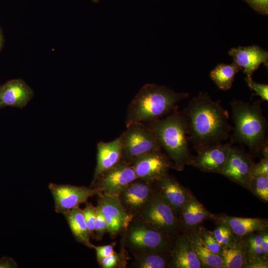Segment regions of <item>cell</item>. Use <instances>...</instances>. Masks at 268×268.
<instances>
[{
    "instance_id": "6da1fadb",
    "label": "cell",
    "mask_w": 268,
    "mask_h": 268,
    "mask_svg": "<svg viewBox=\"0 0 268 268\" xmlns=\"http://www.w3.org/2000/svg\"><path fill=\"white\" fill-rule=\"evenodd\" d=\"M183 116L187 134L198 152L228 137L230 131L228 112L206 94L193 98Z\"/></svg>"
},
{
    "instance_id": "7a4b0ae2",
    "label": "cell",
    "mask_w": 268,
    "mask_h": 268,
    "mask_svg": "<svg viewBox=\"0 0 268 268\" xmlns=\"http://www.w3.org/2000/svg\"><path fill=\"white\" fill-rule=\"evenodd\" d=\"M187 93H178L166 86L144 84L130 102L127 112L126 126L160 119L186 98Z\"/></svg>"
},
{
    "instance_id": "3957f363",
    "label": "cell",
    "mask_w": 268,
    "mask_h": 268,
    "mask_svg": "<svg viewBox=\"0 0 268 268\" xmlns=\"http://www.w3.org/2000/svg\"><path fill=\"white\" fill-rule=\"evenodd\" d=\"M147 125L166 152L173 168L180 171L186 165L192 164L194 157L189 151L186 123L183 114L174 109L166 118L149 122Z\"/></svg>"
},
{
    "instance_id": "277c9868",
    "label": "cell",
    "mask_w": 268,
    "mask_h": 268,
    "mask_svg": "<svg viewBox=\"0 0 268 268\" xmlns=\"http://www.w3.org/2000/svg\"><path fill=\"white\" fill-rule=\"evenodd\" d=\"M234 136L254 153L262 151L266 142L267 121L258 102L250 104L234 100L231 103Z\"/></svg>"
},
{
    "instance_id": "5b68a950",
    "label": "cell",
    "mask_w": 268,
    "mask_h": 268,
    "mask_svg": "<svg viewBox=\"0 0 268 268\" xmlns=\"http://www.w3.org/2000/svg\"><path fill=\"white\" fill-rule=\"evenodd\" d=\"M127 228L126 244L138 254L156 252L170 254L174 236L152 228L142 222L132 220Z\"/></svg>"
},
{
    "instance_id": "8992f818",
    "label": "cell",
    "mask_w": 268,
    "mask_h": 268,
    "mask_svg": "<svg viewBox=\"0 0 268 268\" xmlns=\"http://www.w3.org/2000/svg\"><path fill=\"white\" fill-rule=\"evenodd\" d=\"M120 136L122 149V160L130 164L138 157L161 150V146L154 132L143 123L126 126Z\"/></svg>"
},
{
    "instance_id": "52a82bcc",
    "label": "cell",
    "mask_w": 268,
    "mask_h": 268,
    "mask_svg": "<svg viewBox=\"0 0 268 268\" xmlns=\"http://www.w3.org/2000/svg\"><path fill=\"white\" fill-rule=\"evenodd\" d=\"M135 217L146 225L172 236L181 227L179 216L156 191L152 200Z\"/></svg>"
},
{
    "instance_id": "ba28073f",
    "label": "cell",
    "mask_w": 268,
    "mask_h": 268,
    "mask_svg": "<svg viewBox=\"0 0 268 268\" xmlns=\"http://www.w3.org/2000/svg\"><path fill=\"white\" fill-rule=\"evenodd\" d=\"M49 189L55 202V210L62 213L82 203H86L88 199L95 195L102 193L93 187L77 186L68 184L50 183Z\"/></svg>"
},
{
    "instance_id": "9c48e42d",
    "label": "cell",
    "mask_w": 268,
    "mask_h": 268,
    "mask_svg": "<svg viewBox=\"0 0 268 268\" xmlns=\"http://www.w3.org/2000/svg\"><path fill=\"white\" fill-rule=\"evenodd\" d=\"M136 179L132 165L121 160L102 173L91 183L90 187L97 188L103 194L118 197L129 184Z\"/></svg>"
},
{
    "instance_id": "30bf717a",
    "label": "cell",
    "mask_w": 268,
    "mask_h": 268,
    "mask_svg": "<svg viewBox=\"0 0 268 268\" xmlns=\"http://www.w3.org/2000/svg\"><path fill=\"white\" fill-rule=\"evenodd\" d=\"M132 165L137 179L153 184L166 176L170 168H173L170 160L161 150L138 157Z\"/></svg>"
},
{
    "instance_id": "8fae6325",
    "label": "cell",
    "mask_w": 268,
    "mask_h": 268,
    "mask_svg": "<svg viewBox=\"0 0 268 268\" xmlns=\"http://www.w3.org/2000/svg\"><path fill=\"white\" fill-rule=\"evenodd\" d=\"M155 193L153 183L136 179L129 184L118 197L127 213L134 218L150 202Z\"/></svg>"
},
{
    "instance_id": "7c38bea8",
    "label": "cell",
    "mask_w": 268,
    "mask_h": 268,
    "mask_svg": "<svg viewBox=\"0 0 268 268\" xmlns=\"http://www.w3.org/2000/svg\"><path fill=\"white\" fill-rule=\"evenodd\" d=\"M98 203L106 220L108 232L114 238L126 230L133 217L127 213L119 197L101 193Z\"/></svg>"
},
{
    "instance_id": "4fadbf2b",
    "label": "cell",
    "mask_w": 268,
    "mask_h": 268,
    "mask_svg": "<svg viewBox=\"0 0 268 268\" xmlns=\"http://www.w3.org/2000/svg\"><path fill=\"white\" fill-rule=\"evenodd\" d=\"M254 163L244 151L231 146L221 174L249 189Z\"/></svg>"
},
{
    "instance_id": "5bb4252c",
    "label": "cell",
    "mask_w": 268,
    "mask_h": 268,
    "mask_svg": "<svg viewBox=\"0 0 268 268\" xmlns=\"http://www.w3.org/2000/svg\"><path fill=\"white\" fill-rule=\"evenodd\" d=\"M231 145L221 142L208 146L198 152L191 165L205 172L221 174Z\"/></svg>"
},
{
    "instance_id": "9a60e30c",
    "label": "cell",
    "mask_w": 268,
    "mask_h": 268,
    "mask_svg": "<svg viewBox=\"0 0 268 268\" xmlns=\"http://www.w3.org/2000/svg\"><path fill=\"white\" fill-rule=\"evenodd\" d=\"M228 53L233 63L243 70L246 77H252L261 64L268 66V52L257 45L233 48Z\"/></svg>"
},
{
    "instance_id": "2e32d148",
    "label": "cell",
    "mask_w": 268,
    "mask_h": 268,
    "mask_svg": "<svg viewBox=\"0 0 268 268\" xmlns=\"http://www.w3.org/2000/svg\"><path fill=\"white\" fill-rule=\"evenodd\" d=\"M155 190L179 217L185 203L193 196L176 179L167 174L155 183Z\"/></svg>"
},
{
    "instance_id": "e0dca14e",
    "label": "cell",
    "mask_w": 268,
    "mask_h": 268,
    "mask_svg": "<svg viewBox=\"0 0 268 268\" xmlns=\"http://www.w3.org/2000/svg\"><path fill=\"white\" fill-rule=\"evenodd\" d=\"M33 95L32 88L23 79L9 80L0 86V108L7 106L22 108Z\"/></svg>"
},
{
    "instance_id": "ac0fdd59",
    "label": "cell",
    "mask_w": 268,
    "mask_h": 268,
    "mask_svg": "<svg viewBox=\"0 0 268 268\" xmlns=\"http://www.w3.org/2000/svg\"><path fill=\"white\" fill-rule=\"evenodd\" d=\"M217 223L228 227L233 235L239 238L257 232L266 231L268 220L261 218H247L219 215L214 217Z\"/></svg>"
},
{
    "instance_id": "d6986e66",
    "label": "cell",
    "mask_w": 268,
    "mask_h": 268,
    "mask_svg": "<svg viewBox=\"0 0 268 268\" xmlns=\"http://www.w3.org/2000/svg\"><path fill=\"white\" fill-rule=\"evenodd\" d=\"M96 165L91 183L103 172L122 160V149L120 136L109 141H100L97 145Z\"/></svg>"
},
{
    "instance_id": "ffe728a7",
    "label": "cell",
    "mask_w": 268,
    "mask_h": 268,
    "mask_svg": "<svg viewBox=\"0 0 268 268\" xmlns=\"http://www.w3.org/2000/svg\"><path fill=\"white\" fill-rule=\"evenodd\" d=\"M171 268H201L202 265L185 234L174 239L170 252Z\"/></svg>"
},
{
    "instance_id": "44dd1931",
    "label": "cell",
    "mask_w": 268,
    "mask_h": 268,
    "mask_svg": "<svg viewBox=\"0 0 268 268\" xmlns=\"http://www.w3.org/2000/svg\"><path fill=\"white\" fill-rule=\"evenodd\" d=\"M212 215L193 196L185 203L180 212L181 227L186 231L195 229Z\"/></svg>"
},
{
    "instance_id": "7402d4cb",
    "label": "cell",
    "mask_w": 268,
    "mask_h": 268,
    "mask_svg": "<svg viewBox=\"0 0 268 268\" xmlns=\"http://www.w3.org/2000/svg\"><path fill=\"white\" fill-rule=\"evenodd\" d=\"M223 260V268H241L247 262V250L243 238L235 237L229 243L221 246L219 254Z\"/></svg>"
},
{
    "instance_id": "603a6c76",
    "label": "cell",
    "mask_w": 268,
    "mask_h": 268,
    "mask_svg": "<svg viewBox=\"0 0 268 268\" xmlns=\"http://www.w3.org/2000/svg\"><path fill=\"white\" fill-rule=\"evenodd\" d=\"M203 268H223V260L219 255L212 252L203 242L197 227L185 234Z\"/></svg>"
},
{
    "instance_id": "cb8c5ba5",
    "label": "cell",
    "mask_w": 268,
    "mask_h": 268,
    "mask_svg": "<svg viewBox=\"0 0 268 268\" xmlns=\"http://www.w3.org/2000/svg\"><path fill=\"white\" fill-rule=\"evenodd\" d=\"M75 240L85 246L92 248L91 237L82 209L79 206L73 208L63 214Z\"/></svg>"
},
{
    "instance_id": "d4e9b609",
    "label": "cell",
    "mask_w": 268,
    "mask_h": 268,
    "mask_svg": "<svg viewBox=\"0 0 268 268\" xmlns=\"http://www.w3.org/2000/svg\"><path fill=\"white\" fill-rule=\"evenodd\" d=\"M241 70L234 63L230 65L220 64L210 72V76L217 86L227 90L232 86L236 74Z\"/></svg>"
},
{
    "instance_id": "484cf974",
    "label": "cell",
    "mask_w": 268,
    "mask_h": 268,
    "mask_svg": "<svg viewBox=\"0 0 268 268\" xmlns=\"http://www.w3.org/2000/svg\"><path fill=\"white\" fill-rule=\"evenodd\" d=\"M134 267L137 268L171 267L170 254L150 252L135 254Z\"/></svg>"
},
{
    "instance_id": "4316f807",
    "label": "cell",
    "mask_w": 268,
    "mask_h": 268,
    "mask_svg": "<svg viewBox=\"0 0 268 268\" xmlns=\"http://www.w3.org/2000/svg\"><path fill=\"white\" fill-rule=\"evenodd\" d=\"M249 190L259 199L268 201V176H258L252 178Z\"/></svg>"
},
{
    "instance_id": "83f0119b",
    "label": "cell",
    "mask_w": 268,
    "mask_h": 268,
    "mask_svg": "<svg viewBox=\"0 0 268 268\" xmlns=\"http://www.w3.org/2000/svg\"><path fill=\"white\" fill-rule=\"evenodd\" d=\"M197 229L203 242L208 249L212 252L219 255L221 246L215 240L212 232L203 227H199V226L197 227Z\"/></svg>"
},
{
    "instance_id": "f1b7e54d",
    "label": "cell",
    "mask_w": 268,
    "mask_h": 268,
    "mask_svg": "<svg viewBox=\"0 0 268 268\" xmlns=\"http://www.w3.org/2000/svg\"><path fill=\"white\" fill-rule=\"evenodd\" d=\"M263 158L258 163H254L252 171V178L258 176H268V148L267 144L262 150Z\"/></svg>"
},
{
    "instance_id": "f546056e",
    "label": "cell",
    "mask_w": 268,
    "mask_h": 268,
    "mask_svg": "<svg viewBox=\"0 0 268 268\" xmlns=\"http://www.w3.org/2000/svg\"><path fill=\"white\" fill-rule=\"evenodd\" d=\"M212 233L221 246L229 243L235 237L228 227L222 224H219Z\"/></svg>"
},
{
    "instance_id": "4dcf8cb0",
    "label": "cell",
    "mask_w": 268,
    "mask_h": 268,
    "mask_svg": "<svg viewBox=\"0 0 268 268\" xmlns=\"http://www.w3.org/2000/svg\"><path fill=\"white\" fill-rule=\"evenodd\" d=\"M82 211L91 237L94 239V225L97 213V207H95L91 203L86 202V206L82 209Z\"/></svg>"
},
{
    "instance_id": "1f68e13d",
    "label": "cell",
    "mask_w": 268,
    "mask_h": 268,
    "mask_svg": "<svg viewBox=\"0 0 268 268\" xmlns=\"http://www.w3.org/2000/svg\"><path fill=\"white\" fill-rule=\"evenodd\" d=\"M94 225V238L97 240L102 238L103 236L108 232L107 225L102 213L100 206L98 204Z\"/></svg>"
},
{
    "instance_id": "d6a6232c",
    "label": "cell",
    "mask_w": 268,
    "mask_h": 268,
    "mask_svg": "<svg viewBox=\"0 0 268 268\" xmlns=\"http://www.w3.org/2000/svg\"><path fill=\"white\" fill-rule=\"evenodd\" d=\"M246 81L249 87L255 92L256 95L265 101L268 100V84L257 83L252 79V77H246Z\"/></svg>"
},
{
    "instance_id": "836d02e7",
    "label": "cell",
    "mask_w": 268,
    "mask_h": 268,
    "mask_svg": "<svg viewBox=\"0 0 268 268\" xmlns=\"http://www.w3.org/2000/svg\"><path fill=\"white\" fill-rule=\"evenodd\" d=\"M257 12L267 15L268 13V0H244Z\"/></svg>"
},
{
    "instance_id": "e575fe53",
    "label": "cell",
    "mask_w": 268,
    "mask_h": 268,
    "mask_svg": "<svg viewBox=\"0 0 268 268\" xmlns=\"http://www.w3.org/2000/svg\"><path fill=\"white\" fill-rule=\"evenodd\" d=\"M92 248L94 249L96 251L97 261L115 253L114 249V245L112 244L99 246L92 244Z\"/></svg>"
},
{
    "instance_id": "d590c367",
    "label": "cell",
    "mask_w": 268,
    "mask_h": 268,
    "mask_svg": "<svg viewBox=\"0 0 268 268\" xmlns=\"http://www.w3.org/2000/svg\"><path fill=\"white\" fill-rule=\"evenodd\" d=\"M118 260V255L115 253L97 261L101 267L103 268H113L117 266Z\"/></svg>"
},
{
    "instance_id": "8d00e7d4",
    "label": "cell",
    "mask_w": 268,
    "mask_h": 268,
    "mask_svg": "<svg viewBox=\"0 0 268 268\" xmlns=\"http://www.w3.org/2000/svg\"><path fill=\"white\" fill-rule=\"evenodd\" d=\"M261 247L265 257L268 259V234L266 231L262 232Z\"/></svg>"
},
{
    "instance_id": "74e56055",
    "label": "cell",
    "mask_w": 268,
    "mask_h": 268,
    "mask_svg": "<svg viewBox=\"0 0 268 268\" xmlns=\"http://www.w3.org/2000/svg\"><path fill=\"white\" fill-rule=\"evenodd\" d=\"M15 266V262L9 258H2L0 261V268H14Z\"/></svg>"
},
{
    "instance_id": "f35d334b",
    "label": "cell",
    "mask_w": 268,
    "mask_h": 268,
    "mask_svg": "<svg viewBox=\"0 0 268 268\" xmlns=\"http://www.w3.org/2000/svg\"><path fill=\"white\" fill-rule=\"evenodd\" d=\"M2 43V37L1 32L0 31V49L1 47Z\"/></svg>"
},
{
    "instance_id": "ab89813d",
    "label": "cell",
    "mask_w": 268,
    "mask_h": 268,
    "mask_svg": "<svg viewBox=\"0 0 268 268\" xmlns=\"http://www.w3.org/2000/svg\"><path fill=\"white\" fill-rule=\"evenodd\" d=\"M93 1V2H98L100 0H92Z\"/></svg>"
}]
</instances>
